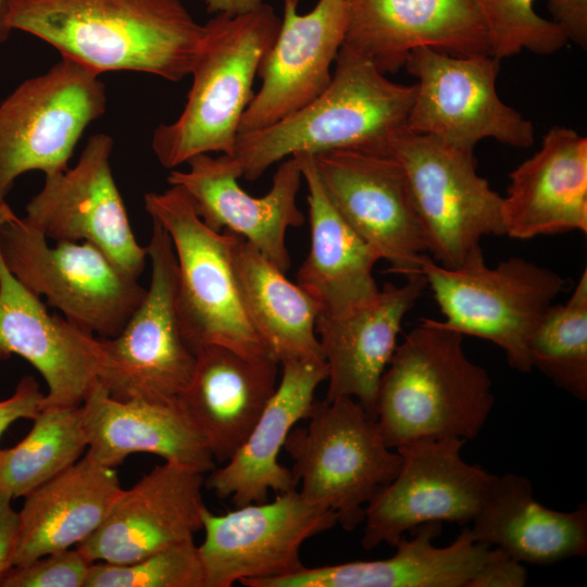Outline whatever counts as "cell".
Here are the masks:
<instances>
[{"instance_id":"cell-1","label":"cell","mask_w":587,"mask_h":587,"mask_svg":"<svg viewBox=\"0 0 587 587\" xmlns=\"http://www.w3.org/2000/svg\"><path fill=\"white\" fill-rule=\"evenodd\" d=\"M10 26L100 75L133 71L177 83L204 34L182 0H10Z\"/></svg>"},{"instance_id":"cell-2","label":"cell","mask_w":587,"mask_h":587,"mask_svg":"<svg viewBox=\"0 0 587 587\" xmlns=\"http://www.w3.org/2000/svg\"><path fill=\"white\" fill-rule=\"evenodd\" d=\"M414 92V85L394 83L369 60L340 49L332 80L317 98L265 128L239 134L227 157L239 177L255 180L299 154L390 152L407 129Z\"/></svg>"},{"instance_id":"cell-3","label":"cell","mask_w":587,"mask_h":587,"mask_svg":"<svg viewBox=\"0 0 587 587\" xmlns=\"http://www.w3.org/2000/svg\"><path fill=\"white\" fill-rule=\"evenodd\" d=\"M463 335L423 319L396 347L377 390L376 421L391 449L419 440L476 437L495 397Z\"/></svg>"},{"instance_id":"cell-4","label":"cell","mask_w":587,"mask_h":587,"mask_svg":"<svg viewBox=\"0 0 587 587\" xmlns=\"http://www.w3.org/2000/svg\"><path fill=\"white\" fill-rule=\"evenodd\" d=\"M203 26L184 110L152 135V150L170 170L198 154L233 153L242 115L254 96V78L274 43L280 17L263 2L243 14H215Z\"/></svg>"},{"instance_id":"cell-5","label":"cell","mask_w":587,"mask_h":587,"mask_svg":"<svg viewBox=\"0 0 587 587\" xmlns=\"http://www.w3.org/2000/svg\"><path fill=\"white\" fill-rule=\"evenodd\" d=\"M143 204L174 248L176 309L188 348L196 353L222 346L246 355H270L242 305L232 260L234 233L207 226L177 186L146 193Z\"/></svg>"},{"instance_id":"cell-6","label":"cell","mask_w":587,"mask_h":587,"mask_svg":"<svg viewBox=\"0 0 587 587\" xmlns=\"http://www.w3.org/2000/svg\"><path fill=\"white\" fill-rule=\"evenodd\" d=\"M419 271L433 291L446 327L497 345L509 365L521 373L533 370L529 338L566 288V279L521 257L490 267L482 249L454 268L438 264L425 253Z\"/></svg>"},{"instance_id":"cell-7","label":"cell","mask_w":587,"mask_h":587,"mask_svg":"<svg viewBox=\"0 0 587 587\" xmlns=\"http://www.w3.org/2000/svg\"><path fill=\"white\" fill-rule=\"evenodd\" d=\"M305 427H294L284 449L300 494L355 529L365 508L398 474L402 458L389 448L377 421L350 397L314 401Z\"/></svg>"},{"instance_id":"cell-8","label":"cell","mask_w":587,"mask_h":587,"mask_svg":"<svg viewBox=\"0 0 587 587\" xmlns=\"http://www.w3.org/2000/svg\"><path fill=\"white\" fill-rule=\"evenodd\" d=\"M0 253L27 289L101 338L118 335L146 295L138 278L98 246L87 241L51 246L11 208L0 225Z\"/></svg>"},{"instance_id":"cell-9","label":"cell","mask_w":587,"mask_h":587,"mask_svg":"<svg viewBox=\"0 0 587 587\" xmlns=\"http://www.w3.org/2000/svg\"><path fill=\"white\" fill-rule=\"evenodd\" d=\"M419 217L426 250L438 264L461 266L486 236L505 235L502 196L477 173L474 151L404 129L391 142Z\"/></svg>"},{"instance_id":"cell-10","label":"cell","mask_w":587,"mask_h":587,"mask_svg":"<svg viewBox=\"0 0 587 587\" xmlns=\"http://www.w3.org/2000/svg\"><path fill=\"white\" fill-rule=\"evenodd\" d=\"M151 221L146 246L151 277L146 295L118 335L99 337L103 361L98 383L117 400L176 399L196 364L178 323L174 248L166 230Z\"/></svg>"},{"instance_id":"cell-11","label":"cell","mask_w":587,"mask_h":587,"mask_svg":"<svg viewBox=\"0 0 587 587\" xmlns=\"http://www.w3.org/2000/svg\"><path fill=\"white\" fill-rule=\"evenodd\" d=\"M105 109L99 75L67 59L21 83L0 103V204L21 175L66 170L80 136Z\"/></svg>"},{"instance_id":"cell-12","label":"cell","mask_w":587,"mask_h":587,"mask_svg":"<svg viewBox=\"0 0 587 587\" xmlns=\"http://www.w3.org/2000/svg\"><path fill=\"white\" fill-rule=\"evenodd\" d=\"M404 67L416 79L408 130L467 151L486 138L514 148L534 143L533 123L498 95L500 61L492 55L423 47L409 54Z\"/></svg>"},{"instance_id":"cell-13","label":"cell","mask_w":587,"mask_h":587,"mask_svg":"<svg viewBox=\"0 0 587 587\" xmlns=\"http://www.w3.org/2000/svg\"><path fill=\"white\" fill-rule=\"evenodd\" d=\"M337 524L330 510L291 489L268 502L237 507L224 514L202 513L204 539L198 546L204 587L284 577L304 567V541Z\"/></svg>"},{"instance_id":"cell-14","label":"cell","mask_w":587,"mask_h":587,"mask_svg":"<svg viewBox=\"0 0 587 587\" xmlns=\"http://www.w3.org/2000/svg\"><path fill=\"white\" fill-rule=\"evenodd\" d=\"M466 440H419L398 447L401 467L366 505L362 547H392L407 530L427 522L472 523L497 475L466 463Z\"/></svg>"},{"instance_id":"cell-15","label":"cell","mask_w":587,"mask_h":587,"mask_svg":"<svg viewBox=\"0 0 587 587\" xmlns=\"http://www.w3.org/2000/svg\"><path fill=\"white\" fill-rule=\"evenodd\" d=\"M320 183L346 223L390 272H420L427 252L402 167L391 152L332 150L312 154Z\"/></svg>"},{"instance_id":"cell-16","label":"cell","mask_w":587,"mask_h":587,"mask_svg":"<svg viewBox=\"0 0 587 587\" xmlns=\"http://www.w3.org/2000/svg\"><path fill=\"white\" fill-rule=\"evenodd\" d=\"M112 148L107 134L89 137L74 167L45 175L43 186L26 204L23 218L47 239L98 246L138 278L148 252L134 235L114 180Z\"/></svg>"},{"instance_id":"cell-17","label":"cell","mask_w":587,"mask_h":587,"mask_svg":"<svg viewBox=\"0 0 587 587\" xmlns=\"http://www.w3.org/2000/svg\"><path fill=\"white\" fill-rule=\"evenodd\" d=\"M187 164L186 171L171 170L167 182L187 195L203 223L216 232L240 236L286 273L290 267L286 234L304 223L297 203L303 179L300 158L279 162L271 189L262 197H253L239 186L240 177L226 154H198Z\"/></svg>"},{"instance_id":"cell-18","label":"cell","mask_w":587,"mask_h":587,"mask_svg":"<svg viewBox=\"0 0 587 587\" xmlns=\"http://www.w3.org/2000/svg\"><path fill=\"white\" fill-rule=\"evenodd\" d=\"M9 208L0 204V225ZM12 354L29 362L46 382L42 409L80 407L98 384L103 361L100 338L49 314L0 253V362Z\"/></svg>"},{"instance_id":"cell-19","label":"cell","mask_w":587,"mask_h":587,"mask_svg":"<svg viewBox=\"0 0 587 587\" xmlns=\"http://www.w3.org/2000/svg\"><path fill=\"white\" fill-rule=\"evenodd\" d=\"M297 4L298 0H284L277 36L259 66L262 85L242 115L239 134L265 128L302 109L332 80L350 0H319L305 14Z\"/></svg>"},{"instance_id":"cell-20","label":"cell","mask_w":587,"mask_h":587,"mask_svg":"<svg viewBox=\"0 0 587 587\" xmlns=\"http://www.w3.org/2000/svg\"><path fill=\"white\" fill-rule=\"evenodd\" d=\"M203 473L164 461L122 489L100 526L76 547L90 562L127 563L202 530Z\"/></svg>"},{"instance_id":"cell-21","label":"cell","mask_w":587,"mask_h":587,"mask_svg":"<svg viewBox=\"0 0 587 587\" xmlns=\"http://www.w3.org/2000/svg\"><path fill=\"white\" fill-rule=\"evenodd\" d=\"M490 54L479 0H350L341 49L396 73L417 48Z\"/></svg>"},{"instance_id":"cell-22","label":"cell","mask_w":587,"mask_h":587,"mask_svg":"<svg viewBox=\"0 0 587 587\" xmlns=\"http://www.w3.org/2000/svg\"><path fill=\"white\" fill-rule=\"evenodd\" d=\"M405 277L401 286L386 283L372 301L347 315L317 316L316 334L327 367L325 399L353 398L376 419L378 385L403 319L427 287L421 272Z\"/></svg>"},{"instance_id":"cell-23","label":"cell","mask_w":587,"mask_h":587,"mask_svg":"<svg viewBox=\"0 0 587 587\" xmlns=\"http://www.w3.org/2000/svg\"><path fill=\"white\" fill-rule=\"evenodd\" d=\"M191 378L178 401L216 462L242 446L274 395L279 363L271 355H246L222 346L195 353Z\"/></svg>"},{"instance_id":"cell-24","label":"cell","mask_w":587,"mask_h":587,"mask_svg":"<svg viewBox=\"0 0 587 587\" xmlns=\"http://www.w3.org/2000/svg\"><path fill=\"white\" fill-rule=\"evenodd\" d=\"M282 374L274 395L236 453L214 467L204 485L218 498L241 507L267 500L296 489L291 469L279 463L278 455L296 424L307 419L315 390L327 378L325 362L290 360L280 364Z\"/></svg>"},{"instance_id":"cell-25","label":"cell","mask_w":587,"mask_h":587,"mask_svg":"<svg viewBox=\"0 0 587 587\" xmlns=\"http://www.w3.org/2000/svg\"><path fill=\"white\" fill-rule=\"evenodd\" d=\"M505 235L530 239L587 232V138L551 127L539 150L510 174L502 197Z\"/></svg>"},{"instance_id":"cell-26","label":"cell","mask_w":587,"mask_h":587,"mask_svg":"<svg viewBox=\"0 0 587 587\" xmlns=\"http://www.w3.org/2000/svg\"><path fill=\"white\" fill-rule=\"evenodd\" d=\"M80 408L87 440L84 457L96 464L115 469L130 454L151 453L203 474L215 467L178 398L117 400L98 383Z\"/></svg>"},{"instance_id":"cell-27","label":"cell","mask_w":587,"mask_h":587,"mask_svg":"<svg viewBox=\"0 0 587 587\" xmlns=\"http://www.w3.org/2000/svg\"><path fill=\"white\" fill-rule=\"evenodd\" d=\"M441 522H427L401 539L394 555L300 571L278 578L248 582L247 587H469L491 555V547L476 542L463 528L449 546L433 544Z\"/></svg>"},{"instance_id":"cell-28","label":"cell","mask_w":587,"mask_h":587,"mask_svg":"<svg viewBox=\"0 0 587 587\" xmlns=\"http://www.w3.org/2000/svg\"><path fill=\"white\" fill-rule=\"evenodd\" d=\"M298 157L308 189L311 243L297 284L316 302L319 315H347L378 294L373 271L379 259L329 201L312 154Z\"/></svg>"},{"instance_id":"cell-29","label":"cell","mask_w":587,"mask_h":587,"mask_svg":"<svg viewBox=\"0 0 587 587\" xmlns=\"http://www.w3.org/2000/svg\"><path fill=\"white\" fill-rule=\"evenodd\" d=\"M117 472L84 455L24 497L12 564L73 548L103 522L122 490Z\"/></svg>"},{"instance_id":"cell-30","label":"cell","mask_w":587,"mask_h":587,"mask_svg":"<svg viewBox=\"0 0 587 587\" xmlns=\"http://www.w3.org/2000/svg\"><path fill=\"white\" fill-rule=\"evenodd\" d=\"M469 530L476 542L535 565L587 554L586 504L573 512L546 508L535 500L530 480L513 473L496 476Z\"/></svg>"},{"instance_id":"cell-31","label":"cell","mask_w":587,"mask_h":587,"mask_svg":"<svg viewBox=\"0 0 587 587\" xmlns=\"http://www.w3.org/2000/svg\"><path fill=\"white\" fill-rule=\"evenodd\" d=\"M232 260L246 314L267 353L279 364L325 362L316 334V302L236 234Z\"/></svg>"},{"instance_id":"cell-32","label":"cell","mask_w":587,"mask_h":587,"mask_svg":"<svg viewBox=\"0 0 587 587\" xmlns=\"http://www.w3.org/2000/svg\"><path fill=\"white\" fill-rule=\"evenodd\" d=\"M82 408H43L27 435L0 449V496L25 497L60 474L85 453Z\"/></svg>"},{"instance_id":"cell-33","label":"cell","mask_w":587,"mask_h":587,"mask_svg":"<svg viewBox=\"0 0 587 587\" xmlns=\"http://www.w3.org/2000/svg\"><path fill=\"white\" fill-rule=\"evenodd\" d=\"M528 355L555 386L587 400V268L563 304H551L528 341Z\"/></svg>"},{"instance_id":"cell-34","label":"cell","mask_w":587,"mask_h":587,"mask_svg":"<svg viewBox=\"0 0 587 587\" xmlns=\"http://www.w3.org/2000/svg\"><path fill=\"white\" fill-rule=\"evenodd\" d=\"M84 587H204V572L190 538L132 562H95Z\"/></svg>"},{"instance_id":"cell-35","label":"cell","mask_w":587,"mask_h":587,"mask_svg":"<svg viewBox=\"0 0 587 587\" xmlns=\"http://www.w3.org/2000/svg\"><path fill=\"white\" fill-rule=\"evenodd\" d=\"M535 0H479L489 53L497 60L528 50L548 55L569 41L562 30L534 9Z\"/></svg>"},{"instance_id":"cell-36","label":"cell","mask_w":587,"mask_h":587,"mask_svg":"<svg viewBox=\"0 0 587 587\" xmlns=\"http://www.w3.org/2000/svg\"><path fill=\"white\" fill-rule=\"evenodd\" d=\"M90 563L77 547L14 565L1 587H84Z\"/></svg>"},{"instance_id":"cell-37","label":"cell","mask_w":587,"mask_h":587,"mask_svg":"<svg viewBox=\"0 0 587 587\" xmlns=\"http://www.w3.org/2000/svg\"><path fill=\"white\" fill-rule=\"evenodd\" d=\"M45 394L34 376L25 375L17 383L14 392L0 400V438L15 421L34 420L42 410Z\"/></svg>"},{"instance_id":"cell-38","label":"cell","mask_w":587,"mask_h":587,"mask_svg":"<svg viewBox=\"0 0 587 587\" xmlns=\"http://www.w3.org/2000/svg\"><path fill=\"white\" fill-rule=\"evenodd\" d=\"M526 580L523 562L496 547L469 587H522Z\"/></svg>"},{"instance_id":"cell-39","label":"cell","mask_w":587,"mask_h":587,"mask_svg":"<svg viewBox=\"0 0 587 587\" xmlns=\"http://www.w3.org/2000/svg\"><path fill=\"white\" fill-rule=\"evenodd\" d=\"M551 21L567 41L587 48V0H547Z\"/></svg>"},{"instance_id":"cell-40","label":"cell","mask_w":587,"mask_h":587,"mask_svg":"<svg viewBox=\"0 0 587 587\" xmlns=\"http://www.w3.org/2000/svg\"><path fill=\"white\" fill-rule=\"evenodd\" d=\"M11 503L12 499L0 496V587L13 566L12 558L18 533V512Z\"/></svg>"},{"instance_id":"cell-41","label":"cell","mask_w":587,"mask_h":587,"mask_svg":"<svg viewBox=\"0 0 587 587\" xmlns=\"http://www.w3.org/2000/svg\"><path fill=\"white\" fill-rule=\"evenodd\" d=\"M209 13L237 15L259 8L263 0H203Z\"/></svg>"},{"instance_id":"cell-42","label":"cell","mask_w":587,"mask_h":587,"mask_svg":"<svg viewBox=\"0 0 587 587\" xmlns=\"http://www.w3.org/2000/svg\"><path fill=\"white\" fill-rule=\"evenodd\" d=\"M11 32L10 0H0V43L9 38Z\"/></svg>"}]
</instances>
